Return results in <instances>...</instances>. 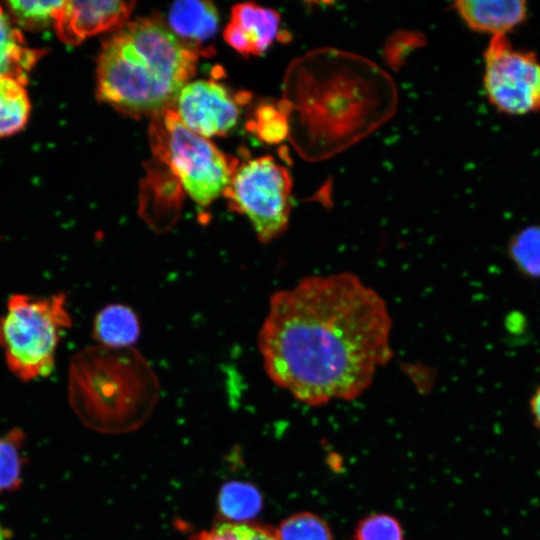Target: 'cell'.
I'll return each instance as SVG.
<instances>
[{
	"label": "cell",
	"instance_id": "6da1fadb",
	"mask_svg": "<svg viewBox=\"0 0 540 540\" xmlns=\"http://www.w3.org/2000/svg\"><path fill=\"white\" fill-rule=\"evenodd\" d=\"M382 296L352 272L311 275L274 292L257 336L269 379L320 406L354 400L393 356Z\"/></svg>",
	"mask_w": 540,
	"mask_h": 540
},
{
	"label": "cell",
	"instance_id": "7a4b0ae2",
	"mask_svg": "<svg viewBox=\"0 0 540 540\" xmlns=\"http://www.w3.org/2000/svg\"><path fill=\"white\" fill-rule=\"evenodd\" d=\"M391 76L361 55L318 48L296 59L285 78L280 106L298 153L315 162L361 141L395 113Z\"/></svg>",
	"mask_w": 540,
	"mask_h": 540
},
{
	"label": "cell",
	"instance_id": "3957f363",
	"mask_svg": "<svg viewBox=\"0 0 540 540\" xmlns=\"http://www.w3.org/2000/svg\"><path fill=\"white\" fill-rule=\"evenodd\" d=\"M197 54L157 18H138L113 32L97 57L99 101L133 117L172 109L196 70Z\"/></svg>",
	"mask_w": 540,
	"mask_h": 540
},
{
	"label": "cell",
	"instance_id": "277c9868",
	"mask_svg": "<svg viewBox=\"0 0 540 540\" xmlns=\"http://www.w3.org/2000/svg\"><path fill=\"white\" fill-rule=\"evenodd\" d=\"M69 385L83 420L111 434L138 430L160 395L156 373L135 347L96 345L79 352L71 361Z\"/></svg>",
	"mask_w": 540,
	"mask_h": 540
},
{
	"label": "cell",
	"instance_id": "5b68a950",
	"mask_svg": "<svg viewBox=\"0 0 540 540\" xmlns=\"http://www.w3.org/2000/svg\"><path fill=\"white\" fill-rule=\"evenodd\" d=\"M70 327L64 293L10 296L0 318V347L10 371L24 381L50 375L60 337Z\"/></svg>",
	"mask_w": 540,
	"mask_h": 540
},
{
	"label": "cell",
	"instance_id": "8992f818",
	"mask_svg": "<svg viewBox=\"0 0 540 540\" xmlns=\"http://www.w3.org/2000/svg\"><path fill=\"white\" fill-rule=\"evenodd\" d=\"M150 131L154 157L169 168L192 200L206 207L223 195L237 168L236 159L187 129L173 109L153 116Z\"/></svg>",
	"mask_w": 540,
	"mask_h": 540
},
{
	"label": "cell",
	"instance_id": "52a82bcc",
	"mask_svg": "<svg viewBox=\"0 0 540 540\" xmlns=\"http://www.w3.org/2000/svg\"><path fill=\"white\" fill-rule=\"evenodd\" d=\"M292 179L289 170L272 156L237 166L223 193L232 211L245 215L262 243L280 237L288 228Z\"/></svg>",
	"mask_w": 540,
	"mask_h": 540
},
{
	"label": "cell",
	"instance_id": "ba28073f",
	"mask_svg": "<svg viewBox=\"0 0 540 540\" xmlns=\"http://www.w3.org/2000/svg\"><path fill=\"white\" fill-rule=\"evenodd\" d=\"M483 85L495 109L510 116L540 113V58L496 35L484 51Z\"/></svg>",
	"mask_w": 540,
	"mask_h": 540
},
{
	"label": "cell",
	"instance_id": "9c48e42d",
	"mask_svg": "<svg viewBox=\"0 0 540 540\" xmlns=\"http://www.w3.org/2000/svg\"><path fill=\"white\" fill-rule=\"evenodd\" d=\"M238 104L217 81L196 80L183 86L172 109L187 129L207 139L223 136L236 125Z\"/></svg>",
	"mask_w": 540,
	"mask_h": 540
},
{
	"label": "cell",
	"instance_id": "30bf717a",
	"mask_svg": "<svg viewBox=\"0 0 540 540\" xmlns=\"http://www.w3.org/2000/svg\"><path fill=\"white\" fill-rule=\"evenodd\" d=\"M134 6V1H64L54 22L56 35L67 45H79L94 35L115 32L127 23Z\"/></svg>",
	"mask_w": 540,
	"mask_h": 540
},
{
	"label": "cell",
	"instance_id": "8fae6325",
	"mask_svg": "<svg viewBox=\"0 0 540 540\" xmlns=\"http://www.w3.org/2000/svg\"><path fill=\"white\" fill-rule=\"evenodd\" d=\"M279 13L255 3L232 7L224 40L243 56L261 55L280 36Z\"/></svg>",
	"mask_w": 540,
	"mask_h": 540
},
{
	"label": "cell",
	"instance_id": "7c38bea8",
	"mask_svg": "<svg viewBox=\"0 0 540 540\" xmlns=\"http://www.w3.org/2000/svg\"><path fill=\"white\" fill-rule=\"evenodd\" d=\"M455 10L472 30L496 35H507L521 25L528 16L525 0H461Z\"/></svg>",
	"mask_w": 540,
	"mask_h": 540
},
{
	"label": "cell",
	"instance_id": "4fadbf2b",
	"mask_svg": "<svg viewBox=\"0 0 540 540\" xmlns=\"http://www.w3.org/2000/svg\"><path fill=\"white\" fill-rule=\"evenodd\" d=\"M218 25L217 9L209 1H176L168 11V28L195 53L214 37Z\"/></svg>",
	"mask_w": 540,
	"mask_h": 540
},
{
	"label": "cell",
	"instance_id": "5bb4252c",
	"mask_svg": "<svg viewBox=\"0 0 540 540\" xmlns=\"http://www.w3.org/2000/svg\"><path fill=\"white\" fill-rule=\"evenodd\" d=\"M47 53L31 48L21 30L0 5V76H11L27 82L28 74Z\"/></svg>",
	"mask_w": 540,
	"mask_h": 540
},
{
	"label": "cell",
	"instance_id": "9a60e30c",
	"mask_svg": "<svg viewBox=\"0 0 540 540\" xmlns=\"http://www.w3.org/2000/svg\"><path fill=\"white\" fill-rule=\"evenodd\" d=\"M139 335V319L124 304L106 305L95 316L93 337L98 345L110 348L134 347Z\"/></svg>",
	"mask_w": 540,
	"mask_h": 540
},
{
	"label": "cell",
	"instance_id": "2e32d148",
	"mask_svg": "<svg viewBox=\"0 0 540 540\" xmlns=\"http://www.w3.org/2000/svg\"><path fill=\"white\" fill-rule=\"evenodd\" d=\"M25 81L0 76V138L22 131L31 114V102Z\"/></svg>",
	"mask_w": 540,
	"mask_h": 540
},
{
	"label": "cell",
	"instance_id": "e0dca14e",
	"mask_svg": "<svg viewBox=\"0 0 540 540\" xmlns=\"http://www.w3.org/2000/svg\"><path fill=\"white\" fill-rule=\"evenodd\" d=\"M262 496L250 483L229 481L225 483L218 496V509L226 521L247 522L262 508Z\"/></svg>",
	"mask_w": 540,
	"mask_h": 540
},
{
	"label": "cell",
	"instance_id": "ac0fdd59",
	"mask_svg": "<svg viewBox=\"0 0 540 540\" xmlns=\"http://www.w3.org/2000/svg\"><path fill=\"white\" fill-rule=\"evenodd\" d=\"M507 254L519 273L529 279H540V223L515 232L508 242Z\"/></svg>",
	"mask_w": 540,
	"mask_h": 540
},
{
	"label": "cell",
	"instance_id": "d6986e66",
	"mask_svg": "<svg viewBox=\"0 0 540 540\" xmlns=\"http://www.w3.org/2000/svg\"><path fill=\"white\" fill-rule=\"evenodd\" d=\"M64 1H9L6 11L19 28L39 31L55 22Z\"/></svg>",
	"mask_w": 540,
	"mask_h": 540
},
{
	"label": "cell",
	"instance_id": "ffe728a7",
	"mask_svg": "<svg viewBox=\"0 0 540 540\" xmlns=\"http://www.w3.org/2000/svg\"><path fill=\"white\" fill-rule=\"evenodd\" d=\"M189 540H278L276 531L255 522L221 521L192 534Z\"/></svg>",
	"mask_w": 540,
	"mask_h": 540
},
{
	"label": "cell",
	"instance_id": "44dd1931",
	"mask_svg": "<svg viewBox=\"0 0 540 540\" xmlns=\"http://www.w3.org/2000/svg\"><path fill=\"white\" fill-rule=\"evenodd\" d=\"M275 531L278 540H334L328 523L311 512L290 515Z\"/></svg>",
	"mask_w": 540,
	"mask_h": 540
},
{
	"label": "cell",
	"instance_id": "7402d4cb",
	"mask_svg": "<svg viewBox=\"0 0 540 540\" xmlns=\"http://www.w3.org/2000/svg\"><path fill=\"white\" fill-rule=\"evenodd\" d=\"M21 440L20 432H11L0 438V493L19 486L22 463Z\"/></svg>",
	"mask_w": 540,
	"mask_h": 540
},
{
	"label": "cell",
	"instance_id": "603a6c76",
	"mask_svg": "<svg viewBox=\"0 0 540 540\" xmlns=\"http://www.w3.org/2000/svg\"><path fill=\"white\" fill-rule=\"evenodd\" d=\"M355 540H404V531L397 518L386 513H373L362 518L354 531Z\"/></svg>",
	"mask_w": 540,
	"mask_h": 540
},
{
	"label": "cell",
	"instance_id": "cb8c5ba5",
	"mask_svg": "<svg viewBox=\"0 0 540 540\" xmlns=\"http://www.w3.org/2000/svg\"><path fill=\"white\" fill-rule=\"evenodd\" d=\"M256 129L259 136L269 143L281 142L289 136L288 117L280 104H266L258 109Z\"/></svg>",
	"mask_w": 540,
	"mask_h": 540
},
{
	"label": "cell",
	"instance_id": "d4e9b609",
	"mask_svg": "<svg viewBox=\"0 0 540 540\" xmlns=\"http://www.w3.org/2000/svg\"><path fill=\"white\" fill-rule=\"evenodd\" d=\"M533 424L540 435V385L535 389L529 402Z\"/></svg>",
	"mask_w": 540,
	"mask_h": 540
},
{
	"label": "cell",
	"instance_id": "484cf974",
	"mask_svg": "<svg viewBox=\"0 0 540 540\" xmlns=\"http://www.w3.org/2000/svg\"><path fill=\"white\" fill-rule=\"evenodd\" d=\"M0 540H4V534H3L1 525H0Z\"/></svg>",
	"mask_w": 540,
	"mask_h": 540
}]
</instances>
